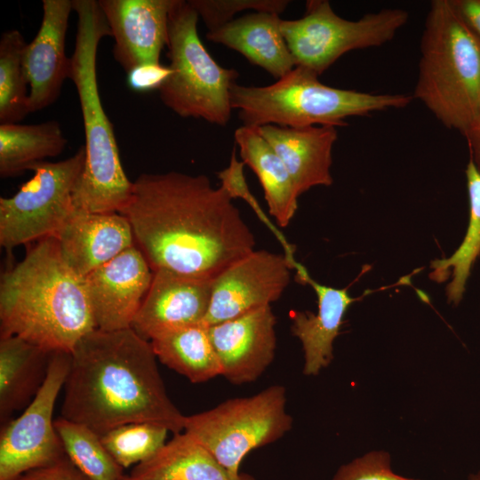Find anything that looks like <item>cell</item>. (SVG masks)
I'll return each mask as SVG.
<instances>
[{
  "label": "cell",
  "mask_w": 480,
  "mask_h": 480,
  "mask_svg": "<svg viewBox=\"0 0 480 480\" xmlns=\"http://www.w3.org/2000/svg\"><path fill=\"white\" fill-rule=\"evenodd\" d=\"M122 211L152 270L212 278L254 251L255 237L225 188L204 174L142 173Z\"/></svg>",
  "instance_id": "1"
},
{
  "label": "cell",
  "mask_w": 480,
  "mask_h": 480,
  "mask_svg": "<svg viewBox=\"0 0 480 480\" xmlns=\"http://www.w3.org/2000/svg\"><path fill=\"white\" fill-rule=\"evenodd\" d=\"M156 360L150 341L132 328L92 330L71 352L61 417L99 436L136 422L183 432L186 416L169 398Z\"/></svg>",
  "instance_id": "2"
},
{
  "label": "cell",
  "mask_w": 480,
  "mask_h": 480,
  "mask_svg": "<svg viewBox=\"0 0 480 480\" xmlns=\"http://www.w3.org/2000/svg\"><path fill=\"white\" fill-rule=\"evenodd\" d=\"M96 329L84 278L64 262L55 236L38 241L0 281V338L18 336L71 353Z\"/></svg>",
  "instance_id": "3"
},
{
  "label": "cell",
  "mask_w": 480,
  "mask_h": 480,
  "mask_svg": "<svg viewBox=\"0 0 480 480\" xmlns=\"http://www.w3.org/2000/svg\"><path fill=\"white\" fill-rule=\"evenodd\" d=\"M77 16L69 79L77 92L84 132L85 161L75 188V209L119 212L128 204L133 182L121 163L113 124L104 110L97 79L99 44L111 33L95 0H72Z\"/></svg>",
  "instance_id": "4"
},
{
  "label": "cell",
  "mask_w": 480,
  "mask_h": 480,
  "mask_svg": "<svg viewBox=\"0 0 480 480\" xmlns=\"http://www.w3.org/2000/svg\"><path fill=\"white\" fill-rule=\"evenodd\" d=\"M412 98L461 134L480 105V38L451 0H433L420 44Z\"/></svg>",
  "instance_id": "5"
},
{
  "label": "cell",
  "mask_w": 480,
  "mask_h": 480,
  "mask_svg": "<svg viewBox=\"0 0 480 480\" xmlns=\"http://www.w3.org/2000/svg\"><path fill=\"white\" fill-rule=\"evenodd\" d=\"M313 71L295 66L267 86L234 84L230 89L232 109L243 125L260 127L345 126L347 118L367 116L377 111L403 108L412 100L408 94H373L332 87L321 83Z\"/></svg>",
  "instance_id": "6"
},
{
  "label": "cell",
  "mask_w": 480,
  "mask_h": 480,
  "mask_svg": "<svg viewBox=\"0 0 480 480\" xmlns=\"http://www.w3.org/2000/svg\"><path fill=\"white\" fill-rule=\"evenodd\" d=\"M199 15L188 1L174 0L166 46L171 73L158 89L162 102L183 118L225 126L230 119V89L238 76L220 66L203 44Z\"/></svg>",
  "instance_id": "7"
},
{
  "label": "cell",
  "mask_w": 480,
  "mask_h": 480,
  "mask_svg": "<svg viewBox=\"0 0 480 480\" xmlns=\"http://www.w3.org/2000/svg\"><path fill=\"white\" fill-rule=\"evenodd\" d=\"M292 426L285 388L272 385L255 395L228 399L210 410L186 416L184 431L238 476L250 452L277 441Z\"/></svg>",
  "instance_id": "8"
},
{
  "label": "cell",
  "mask_w": 480,
  "mask_h": 480,
  "mask_svg": "<svg viewBox=\"0 0 480 480\" xmlns=\"http://www.w3.org/2000/svg\"><path fill=\"white\" fill-rule=\"evenodd\" d=\"M409 20L401 8H386L346 20L327 0H308L302 17L282 20L281 30L295 65L322 75L345 53L390 42Z\"/></svg>",
  "instance_id": "9"
},
{
  "label": "cell",
  "mask_w": 480,
  "mask_h": 480,
  "mask_svg": "<svg viewBox=\"0 0 480 480\" xmlns=\"http://www.w3.org/2000/svg\"><path fill=\"white\" fill-rule=\"evenodd\" d=\"M85 148L71 156L35 164L32 177L12 196L0 197V245L6 250L54 236L74 210Z\"/></svg>",
  "instance_id": "10"
},
{
  "label": "cell",
  "mask_w": 480,
  "mask_h": 480,
  "mask_svg": "<svg viewBox=\"0 0 480 480\" xmlns=\"http://www.w3.org/2000/svg\"><path fill=\"white\" fill-rule=\"evenodd\" d=\"M70 364L71 353H52L46 378L31 403L18 418L2 426L0 480H16L66 455L52 414Z\"/></svg>",
  "instance_id": "11"
},
{
  "label": "cell",
  "mask_w": 480,
  "mask_h": 480,
  "mask_svg": "<svg viewBox=\"0 0 480 480\" xmlns=\"http://www.w3.org/2000/svg\"><path fill=\"white\" fill-rule=\"evenodd\" d=\"M295 268L285 255L252 251L212 278L211 301L203 324L212 326L277 300Z\"/></svg>",
  "instance_id": "12"
},
{
  "label": "cell",
  "mask_w": 480,
  "mask_h": 480,
  "mask_svg": "<svg viewBox=\"0 0 480 480\" xmlns=\"http://www.w3.org/2000/svg\"><path fill=\"white\" fill-rule=\"evenodd\" d=\"M153 270L133 244L84 278L96 329L131 328L149 289Z\"/></svg>",
  "instance_id": "13"
},
{
  "label": "cell",
  "mask_w": 480,
  "mask_h": 480,
  "mask_svg": "<svg viewBox=\"0 0 480 480\" xmlns=\"http://www.w3.org/2000/svg\"><path fill=\"white\" fill-rule=\"evenodd\" d=\"M212 294V278L160 268L132 323L140 337L151 340L164 332L203 324Z\"/></svg>",
  "instance_id": "14"
},
{
  "label": "cell",
  "mask_w": 480,
  "mask_h": 480,
  "mask_svg": "<svg viewBox=\"0 0 480 480\" xmlns=\"http://www.w3.org/2000/svg\"><path fill=\"white\" fill-rule=\"evenodd\" d=\"M114 38L113 56L126 74L160 64L174 0H99Z\"/></svg>",
  "instance_id": "15"
},
{
  "label": "cell",
  "mask_w": 480,
  "mask_h": 480,
  "mask_svg": "<svg viewBox=\"0 0 480 480\" xmlns=\"http://www.w3.org/2000/svg\"><path fill=\"white\" fill-rule=\"evenodd\" d=\"M276 324L271 306L267 305L208 326L221 376L237 385L260 378L275 357Z\"/></svg>",
  "instance_id": "16"
},
{
  "label": "cell",
  "mask_w": 480,
  "mask_h": 480,
  "mask_svg": "<svg viewBox=\"0 0 480 480\" xmlns=\"http://www.w3.org/2000/svg\"><path fill=\"white\" fill-rule=\"evenodd\" d=\"M72 11L71 0H43L41 25L23 52L29 113L54 103L69 78L71 60L66 55L65 42Z\"/></svg>",
  "instance_id": "17"
},
{
  "label": "cell",
  "mask_w": 480,
  "mask_h": 480,
  "mask_svg": "<svg viewBox=\"0 0 480 480\" xmlns=\"http://www.w3.org/2000/svg\"><path fill=\"white\" fill-rule=\"evenodd\" d=\"M54 236L64 262L81 278L135 244L123 214L75 208Z\"/></svg>",
  "instance_id": "18"
},
{
  "label": "cell",
  "mask_w": 480,
  "mask_h": 480,
  "mask_svg": "<svg viewBox=\"0 0 480 480\" xmlns=\"http://www.w3.org/2000/svg\"><path fill=\"white\" fill-rule=\"evenodd\" d=\"M285 165L298 196L316 186L332 184L331 166L337 129L332 126L257 127Z\"/></svg>",
  "instance_id": "19"
},
{
  "label": "cell",
  "mask_w": 480,
  "mask_h": 480,
  "mask_svg": "<svg viewBox=\"0 0 480 480\" xmlns=\"http://www.w3.org/2000/svg\"><path fill=\"white\" fill-rule=\"evenodd\" d=\"M299 277L300 281L314 289L317 296L318 310L316 314L292 311V332L302 345L303 373L306 376H316L333 359V342L340 333L348 308L363 296L353 298L348 288L339 289L321 284L312 279L307 271Z\"/></svg>",
  "instance_id": "20"
},
{
  "label": "cell",
  "mask_w": 480,
  "mask_h": 480,
  "mask_svg": "<svg viewBox=\"0 0 480 480\" xmlns=\"http://www.w3.org/2000/svg\"><path fill=\"white\" fill-rule=\"evenodd\" d=\"M281 22L279 14L254 12L208 31L206 38L238 52L279 79L296 66Z\"/></svg>",
  "instance_id": "21"
},
{
  "label": "cell",
  "mask_w": 480,
  "mask_h": 480,
  "mask_svg": "<svg viewBox=\"0 0 480 480\" xmlns=\"http://www.w3.org/2000/svg\"><path fill=\"white\" fill-rule=\"evenodd\" d=\"M129 480H255L233 475L185 431L174 434L151 458L136 465Z\"/></svg>",
  "instance_id": "22"
},
{
  "label": "cell",
  "mask_w": 480,
  "mask_h": 480,
  "mask_svg": "<svg viewBox=\"0 0 480 480\" xmlns=\"http://www.w3.org/2000/svg\"><path fill=\"white\" fill-rule=\"evenodd\" d=\"M51 354L18 336L0 338L2 426L31 403L46 378Z\"/></svg>",
  "instance_id": "23"
},
{
  "label": "cell",
  "mask_w": 480,
  "mask_h": 480,
  "mask_svg": "<svg viewBox=\"0 0 480 480\" xmlns=\"http://www.w3.org/2000/svg\"><path fill=\"white\" fill-rule=\"evenodd\" d=\"M242 162L257 175L269 213L287 227L298 210V194L285 165L257 127L242 125L235 131Z\"/></svg>",
  "instance_id": "24"
},
{
  "label": "cell",
  "mask_w": 480,
  "mask_h": 480,
  "mask_svg": "<svg viewBox=\"0 0 480 480\" xmlns=\"http://www.w3.org/2000/svg\"><path fill=\"white\" fill-rule=\"evenodd\" d=\"M163 364L192 383L221 376V366L212 346L208 326L199 324L172 330L150 340Z\"/></svg>",
  "instance_id": "25"
},
{
  "label": "cell",
  "mask_w": 480,
  "mask_h": 480,
  "mask_svg": "<svg viewBox=\"0 0 480 480\" xmlns=\"http://www.w3.org/2000/svg\"><path fill=\"white\" fill-rule=\"evenodd\" d=\"M68 140L59 122L0 124V176L14 177L59 156Z\"/></svg>",
  "instance_id": "26"
},
{
  "label": "cell",
  "mask_w": 480,
  "mask_h": 480,
  "mask_svg": "<svg viewBox=\"0 0 480 480\" xmlns=\"http://www.w3.org/2000/svg\"><path fill=\"white\" fill-rule=\"evenodd\" d=\"M469 218L465 236L448 258L430 263L429 278L436 283L452 280L446 286L447 301L457 306L462 300L471 269L480 255V171L469 159L466 170Z\"/></svg>",
  "instance_id": "27"
},
{
  "label": "cell",
  "mask_w": 480,
  "mask_h": 480,
  "mask_svg": "<svg viewBox=\"0 0 480 480\" xmlns=\"http://www.w3.org/2000/svg\"><path fill=\"white\" fill-rule=\"evenodd\" d=\"M54 428L66 455L88 480L124 479V468L92 429L61 416L54 420Z\"/></svg>",
  "instance_id": "28"
},
{
  "label": "cell",
  "mask_w": 480,
  "mask_h": 480,
  "mask_svg": "<svg viewBox=\"0 0 480 480\" xmlns=\"http://www.w3.org/2000/svg\"><path fill=\"white\" fill-rule=\"evenodd\" d=\"M27 44L17 29L6 30L0 37V124H17L29 113L23 68Z\"/></svg>",
  "instance_id": "29"
},
{
  "label": "cell",
  "mask_w": 480,
  "mask_h": 480,
  "mask_svg": "<svg viewBox=\"0 0 480 480\" xmlns=\"http://www.w3.org/2000/svg\"><path fill=\"white\" fill-rule=\"evenodd\" d=\"M168 432L157 424L136 422L116 427L100 438L116 461L127 468L151 458L164 445Z\"/></svg>",
  "instance_id": "30"
},
{
  "label": "cell",
  "mask_w": 480,
  "mask_h": 480,
  "mask_svg": "<svg viewBox=\"0 0 480 480\" xmlns=\"http://www.w3.org/2000/svg\"><path fill=\"white\" fill-rule=\"evenodd\" d=\"M206 25L208 31L220 28L246 10L280 14L288 0H188Z\"/></svg>",
  "instance_id": "31"
},
{
  "label": "cell",
  "mask_w": 480,
  "mask_h": 480,
  "mask_svg": "<svg viewBox=\"0 0 480 480\" xmlns=\"http://www.w3.org/2000/svg\"><path fill=\"white\" fill-rule=\"evenodd\" d=\"M332 480H420L394 472L390 454L372 451L341 465Z\"/></svg>",
  "instance_id": "32"
},
{
  "label": "cell",
  "mask_w": 480,
  "mask_h": 480,
  "mask_svg": "<svg viewBox=\"0 0 480 480\" xmlns=\"http://www.w3.org/2000/svg\"><path fill=\"white\" fill-rule=\"evenodd\" d=\"M16 480H88L67 455L55 462L29 470Z\"/></svg>",
  "instance_id": "33"
},
{
  "label": "cell",
  "mask_w": 480,
  "mask_h": 480,
  "mask_svg": "<svg viewBox=\"0 0 480 480\" xmlns=\"http://www.w3.org/2000/svg\"><path fill=\"white\" fill-rule=\"evenodd\" d=\"M170 73L169 66L161 63L141 66L127 74L128 84L139 92L158 90Z\"/></svg>",
  "instance_id": "34"
},
{
  "label": "cell",
  "mask_w": 480,
  "mask_h": 480,
  "mask_svg": "<svg viewBox=\"0 0 480 480\" xmlns=\"http://www.w3.org/2000/svg\"><path fill=\"white\" fill-rule=\"evenodd\" d=\"M453 7L480 38V0H451Z\"/></svg>",
  "instance_id": "35"
},
{
  "label": "cell",
  "mask_w": 480,
  "mask_h": 480,
  "mask_svg": "<svg viewBox=\"0 0 480 480\" xmlns=\"http://www.w3.org/2000/svg\"><path fill=\"white\" fill-rule=\"evenodd\" d=\"M470 153V157L480 171V105L469 125L462 132Z\"/></svg>",
  "instance_id": "36"
},
{
  "label": "cell",
  "mask_w": 480,
  "mask_h": 480,
  "mask_svg": "<svg viewBox=\"0 0 480 480\" xmlns=\"http://www.w3.org/2000/svg\"><path fill=\"white\" fill-rule=\"evenodd\" d=\"M468 480H480V470L476 473L470 474Z\"/></svg>",
  "instance_id": "37"
},
{
  "label": "cell",
  "mask_w": 480,
  "mask_h": 480,
  "mask_svg": "<svg viewBox=\"0 0 480 480\" xmlns=\"http://www.w3.org/2000/svg\"><path fill=\"white\" fill-rule=\"evenodd\" d=\"M123 480H129V478L125 476Z\"/></svg>",
  "instance_id": "38"
}]
</instances>
